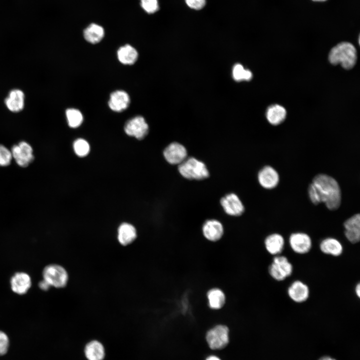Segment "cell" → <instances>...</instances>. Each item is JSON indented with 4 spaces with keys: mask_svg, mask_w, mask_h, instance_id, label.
I'll return each mask as SVG.
<instances>
[{
    "mask_svg": "<svg viewBox=\"0 0 360 360\" xmlns=\"http://www.w3.org/2000/svg\"><path fill=\"white\" fill-rule=\"evenodd\" d=\"M308 195L314 204L324 202L327 208L334 210L338 208L341 202V191L336 180L330 176L319 174L309 186Z\"/></svg>",
    "mask_w": 360,
    "mask_h": 360,
    "instance_id": "obj_1",
    "label": "cell"
},
{
    "mask_svg": "<svg viewBox=\"0 0 360 360\" xmlns=\"http://www.w3.org/2000/svg\"><path fill=\"white\" fill-rule=\"evenodd\" d=\"M356 50L352 44L342 42L334 46L328 54L330 62L334 65L340 64L346 69H350L356 61Z\"/></svg>",
    "mask_w": 360,
    "mask_h": 360,
    "instance_id": "obj_2",
    "label": "cell"
},
{
    "mask_svg": "<svg viewBox=\"0 0 360 360\" xmlns=\"http://www.w3.org/2000/svg\"><path fill=\"white\" fill-rule=\"evenodd\" d=\"M178 170L184 178L188 180H201L209 176V172L206 164L192 157L186 158L178 164Z\"/></svg>",
    "mask_w": 360,
    "mask_h": 360,
    "instance_id": "obj_3",
    "label": "cell"
},
{
    "mask_svg": "<svg viewBox=\"0 0 360 360\" xmlns=\"http://www.w3.org/2000/svg\"><path fill=\"white\" fill-rule=\"evenodd\" d=\"M206 340L211 350H220L225 348L230 342L228 328L222 324L214 326L206 332Z\"/></svg>",
    "mask_w": 360,
    "mask_h": 360,
    "instance_id": "obj_4",
    "label": "cell"
},
{
    "mask_svg": "<svg viewBox=\"0 0 360 360\" xmlns=\"http://www.w3.org/2000/svg\"><path fill=\"white\" fill-rule=\"evenodd\" d=\"M268 270L273 279L280 282L292 275L293 266L286 256L278 255L274 258Z\"/></svg>",
    "mask_w": 360,
    "mask_h": 360,
    "instance_id": "obj_5",
    "label": "cell"
},
{
    "mask_svg": "<svg viewBox=\"0 0 360 360\" xmlns=\"http://www.w3.org/2000/svg\"><path fill=\"white\" fill-rule=\"evenodd\" d=\"M44 280L50 286L61 288L66 286L68 281V274L66 270L58 264H50L43 271Z\"/></svg>",
    "mask_w": 360,
    "mask_h": 360,
    "instance_id": "obj_6",
    "label": "cell"
},
{
    "mask_svg": "<svg viewBox=\"0 0 360 360\" xmlns=\"http://www.w3.org/2000/svg\"><path fill=\"white\" fill-rule=\"evenodd\" d=\"M11 152L12 158L21 167L28 166L34 159L32 147L24 141H22L14 145L12 148Z\"/></svg>",
    "mask_w": 360,
    "mask_h": 360,
    "instance_id": "obj_7",
    "label": "cell"
},
{
    "mask_svg": "<svg viewBox=\"0 0 360 360\" xmlns=\"http://www.w3.org/2000/svg\"><path fill=\"white\" fill-rule=\"evenodd\" d=\"M291 249L295 253L304 254L308 253L312 247V240L306 234L302 232L292 233L288 239Z\"/></svg>",
    "mask_w": 360,
    "mask_h": 360,
    "instance_id": "obj_8",
    "label": "cell"
},
{
    "mask_svg": "<svg viewBox=\"0 0 360 360\" xmlns=\"http://www.w3.org/2000/svg\"><path fill=\"white\" fill-rule=\"evenodd\" d=\"M124 130L128 135L142 140L148 133V126L142 116H136L126 122Z\"/></svg>",
    "mask_w": 360,
    "mask_h": 360,
    "instance_id": "obj_9",
    "label": "cell"
},
{
    "mask_svg": "<svg viewBox=\"0 0 360 360\" xmlns=\"http://www.w3.org/2000/svg\"><path fill=\"white\" fill-rule=\"evenodd\" d=\"M187 155L186 148L176 142L170 144L164 151L166 160L172 164H180L187 158Z\"/></svg>",
    "mask_w": 360,
    "mask_h": 360,
    "instance_id": "obj_10",
    "label": "cell"
},
{
    "mask_svg": "<svg viewBox=\"0 0 360 360\" xmlns=\"http://www.w3.org/2000/svg\"><path fill=\"white\" fill-rule=\"evenodd\" d=\"M220 204L224 212L232 216H240L244 210L242 202L238 196L234 193L228 194L222 198Z\"/></svg>",
    "mask_w": 360,
    "mask_h": 360,
    "instance_id": "obj_11",
    "label": "cell"
},
{
    "mask_svg": "<svg viewBox=\"0 0 360 360\" xmlns=\"http://www.w3.org/2000/svg\"><path fill=\"white\" fill-rule=\"evenodd\" d=\"M289 298L296 303H302L308 300L310 296L308 286L300 280L293 282L288 288Z\"/></svg>",
    "mask_w": 360,
    "mask_h": 360,
    "instance_id": "obj_12",
    "label": "cell"
},
{
    "mask_svg": "<svg viewBox=\"0 0 360 360\" xmlns=\"http://www.w3.org/2000/svg\"><path fill=\"white\" fill-rule=\"evenodd\" d=\"M4 102L6 106L10 112H20L24 107V93L19 88L12 89L5 98Z\"/></svg>",
    "mask_w": 360,
    "mask_h": 360,
    "instance_id": "obj_13",
    "label": "cell"
},
{
    "mask_svg": "<svg viewBox=\"0 0 360 360\" xmlns=\"http://www.w3.org/2000/svg\"><path fill=\"white\" fill-rule=\"evenodd\" d=\"M204 237L208 240L215 242L219 240L224 233L222 224L216 220H208L204 222L202 227Z\"/></svg>",
    "mask_w": 360,
    "mask_h": 360,
    "instance_id": "obj_14",
    "label": "cell"
},
{
    "mask_svg": "<svg viewBox=\"0 0 360 360\" xmlns=\"http://www.w3.org/2000/svg\"><path fill=\"white\" fill-rule=\"evenodd\" d=\"M344 226L346 238L352 244L358 243L360 240V214H356L348 218L344 222Z\"/></svg>",
    "mask_w": 360,
    "mask_h": 360,
    "instance_id": "obj_15",
    "label": "cell"
},
{
    "mask_svg": "<svg viewBox=\"0 0 360 360\" xmlns=\"http://www.w3.org/2000/svg\"><path fill=\"white\" fill-rule=\"evenodd\" d=\"M258 180L260 184L266 189L275 188L279 182V176L277 172L270 166H266L258 174Z\"/></svg>",
    "mask_w": 360,
    "mask_h": 360,
    "instance_id": "obj_16",
    "label": "cell"
},
{
    "mask_svg": "<svg viewBox=\"0 0 360 360\" xmlns=\"http://www.w3.org/2000/svg\"><path fill=\"white\" fill-rule=\"evenodd\" d=\"M130 102V98L128 93L124 90H118L110 94L108 106L112 110L120 112L128 107Z\"/></svg>",
    "mask_w": 360,
    "mask_h": 360,
    "instance_id": "obj_17",
    "label": "cell"
},
{
    "mask_svg": "<svg viewBox=\"0 0 360 360\" xmlns=\"http://www.w3.org/2000/svg\"><path fill=\"white\" fill-rule=\"evenodd\" d=\"M264 244L266 251L270 254L278 256L282 253L284 248V239L279 234H272L266 238Z\"/></svg>",
    "mask_w": 360,
    "mask_h": 360,
    "instance_id": "obj_18",
    "label": "cell"
},
{
    "mask_svg": "<svg viewBox=\"0 0 360 360\" xmlns=\"http://www.w3.org/2000/svg\"><path fill=\"white\" fill-rule=\"evenodd\" d=\"M10 285L12 290L16 293L22 294L26 292L31 286L30 276L24 272L16 273L12 278Z\"/></svg>",
    "mask_w": 360,
    "mask_h": 360,
    "instance_id": "obj_19",
    "label": "cell"
},
{
    "mask_svg": "<svg viewBox=\"0 0 360 360\" xmlns=\"http://www.w3.org/2000/svg\"><path fill=\"white\" fill-rule=\"evenodd\" d=\"M321 252L334 256H340L343 252V246L337 239L327 238L322 240L320 244Z\"/></svg>",
    "mask_w": 360,
    "mask_h": 360,
    "instance_id": "obj_20",
    "label": "cell"
},
{
    "mask_svg": "<svg viewBox=\"0 0 360 360\" xmlns=\"http://www.w3.org/2000/svg\"><path fill=\"white\" fill-rule=\"evenodd\" d=\"M206 298L208 307L214 310L222 308L226 300L224 292L218 288L210 289L206 292Z\"/></svg>",
    "mask_w": 360,
    "mask_h": 360,
    "instance_id": "obj_21",
    "label": "cell"
},
{
    "mask_svg": "<svg viewBox=\"0 0 360 360\" xmlns=\"http://www.w3.org/2000/svg\"><path fill=\"white\" fill-rule=\"evenodd\" d=\"M118 240L123 246L130 244L136 238V231L135 228L128 223H123L120 224L118 228Z\"/></svg>",
    "mask_w": 360,
    "mask_h": 360,
    "instance_id": "obj_22",
    "label": "cell"
},
{
    "mask_svg": "<svg viewBox=\"0 0 360 360\" xmlns=\"http://www.w3.org/2000/svg\"><path fill=\"white\" fill-rule=\"evenodd\" d=\"M117 56L118 60L122 64H132L137 60L138 53L132 46L126 44L119 48Z\"/></svg>",
    "mask_w": 360,
    "mask_h": 360,
    "instance_id": "obj_23",
    "label": "cell"
},
{
    "mask_svg": "<svg viewBox=\"0 0 360 360\" xmlns=\"http://www.w3.org/2000/svg\"><path fill=\"white\" fill-rule=\"evenodd\" d=\"M84 354L88 360H102L104 357V348L100 342L92 340L86 345Z\"/></svg>",
    "mask_w": 360,
    "mask_h": 360,
    "instance_id": "obj_24",
    "label": "cell"
},
{
    "mask_svg": "<svg viewBox=\"0 0 360 360\" xmlns=\"http://www.w3.org/2000/svg\"><path fill=\"white\" fill-rule=\"evenodd\" d=\"M104 31L102 26L96 24H91L84 32L85 40L90 43L96 44L99 42L104 38Z\"/></svg>",
    "mask_w": 360,
    "mask_h": 360,
    "instance_id": "obj_25",
    "label": "cell"
},
{
    "mask_svg": "<svg viewBox=\"0 0 360 360\" xmlns=\"http://www.w3.org/2000/svg\"><path fill=\"white\" fill-rule=\"evenodd\" d=\"M286 114V110L284 107L278 104H274L268 108L266 116L270 124L278 125L284 120Z\"/></svg>",
    "mask_w": 360,
    "mask_h": 360,
    "instance_id": "obj_26",
    "label": "cell"
},
{
    "mask_svg": "<svg viewBox=\"0 0 360 360\" xmlns=\"http://www.w3.org/2000/svg\"><path fill=\"white\" fill-rule=\"evenodd\" d=\"M66 116L68 126L72 128L79 126L83 121L81 112L76 108H68L66 111Z\"/></svg>",
    "mask_w": 360,
    "mask_h": 360,
    "instance_id": "obj_27",
    "label": "cell"
},
{
    "mask_svg": "<svg viewBox=\"0 0 360 360\" xmlns=\"http://www.w3.org/2000/svg\"><path fill=\"white\" fill-rule=\"evenodd\" d=\"M232 76L234 80L241 81L243 80H250L252 77L251 72L246 70L240 64H236L233 68Z\"/></svg>",
    "mask_w": 360,
    "mask_h": 360,
    "instance_id": "obj_28",
    "label": "cell"
},
{
    "mask_svg": "<svg viewBox=\"0 0 360 360\" xmlns=\"http://www.w3.org/2000/svg\"><path fill=\"white\" fill-rule=\"evenodd\" d=\"M75 153L79 156H86L90 151V146L84 140L78 138L74 141L73 144Z\"/></svg>",
    "mask_w": 360,
    "mask_h": 360,
    "instance_id": "obj_29",
    "label": "cell"
},
{
    "mask_svg": "<svg viewBox=\"0 0 360 360\" xmlns=\"http://www.w3.org/2000/svg\"><path fill=\"white\" fill-rule=\"evenodd\" d=\"M12 156L11 151L2 144H0V166H8Z\"/></svg>",
    "mask_w": 360,
    "mask_h": 360,
    "instance_id": "obj_30",
    "label": "cell"
},
{
    "mask_svg": "<svg viewBox=\"0 0 360 360\" xmlns=\"http://www.w3.org/2000/svg\"><path fill=\"white\" fill-rule=\"evenodd\" d=\"M140 4L148 14H153L159 9L158 0H140Z\"/></svg>",
    "mask_w": 360,
    "mask_h": 360,
    "instance_id": "obj_31",
    "label": "cell"
},
{
    "mask_svg": "<svg viewBox=\"0 0 360 360\" xmlns=\"http://www.w3.org/2000/svg\"><path fill=\"white\" fill-rule=\"evenodd\" d=\"M10 340L7 334L0 330V356L6 354L9 348Z\"/></svg>",
    "mask_w": 360,
    "mask_h": 360,
    "instance_id": "obj_32",
    "label": "cell"
},
{
    "mask_svg": "<svg viewBox=\"0 0 360 360\" xmlns=\"http://www.w3.org/2000/svg\"><path fill=\"white\" fill-rule=\"evenodd\" d=\"M185 1L190 8L196 10L202 9L206 4V0H185Z\"/></svg>",
    "mask_w": 360,
    "mask_h": 360,
    "instance_id": "obj_33",
    "label": "cell"
},
{
    "mask_svg": "<svg viewBox=\"0 0 360 360\" xmlns=\"http://www.w3.org/2000/svg\"><path fill=\"white\" fill-rule=\"evenodd\" d=\"M39 286L41 289L46 290H48L50 286L47 282L43 280L39 283Z\"/></svg>",
    "mask_w": 360,
    "mask_h": 360,
    "instance_id": "obj_34",
    "label": "cell"
},
{
    "mask_svg": "<svg viewBox=\"0 0 360 360\" xmlns=\"http://www.w3.org/2000/svg\"><path fill=\"white\" fill-rule=\"evenodd\" d=\"M205 360H222L220 358L216 355H210L206 358Z\"/></svg>",
    "mask_w": 360,
    "mask_h": 360,
    "instance_id": "obj_35",
    "label": "cell"
},
{
    "mask_svg": "<svg viewBox=\"0 0 360 360\" xmlns=\"http://www.w3.org/2000/svg\"><path fill=\"white\" fill-rule=\"evenodd\" d=\"M355 292L356 296L360 298V283L357 284L355 287Z\"/></svg>",
    "mask_w": 360,
    "mask_h": 360,
    "instance_id": "obj_36",
    "label": "cell"
},
{
    "mask_svg": "<svg viewBox=\"0 0 360 360\" xmlns=\"http://www.w3.org/2000/svg\"><path fill=\"white\" fill-rule=\"evenodd\" d=\"M318 360H336V359L330 356H324L320 358Z\"/></svg>",
    "mask_w": 360,
    "mask_h": 360,
    "instance_id": "obj_37",
    "label": "cell"
},
{
    "mask_svg": "<svg viewBox=\"0 0 360 360\" xmlns=\"http://www.w3.org/2000/svg\"><path fill=\"white\" fill-rule=\"evenodd\" d=\"M312 0L316 1V2H324V1H325L326 0Z\"/></svg>",
    "mask_w": 360,
    "mask_h": 360,
    "instance_id": "obj_38",
    "label": "cell"
}]
</instances>
